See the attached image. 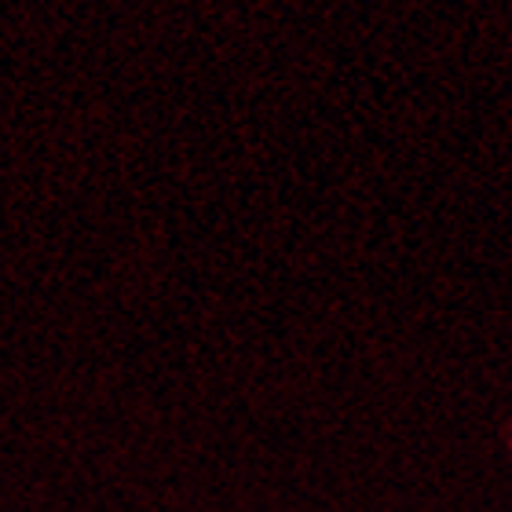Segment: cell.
I'll return each mask as SVG.
<instances>
[{
    "label": "cell",
    "mask_w": 512,
    "mask_h": 512,
    "mask_svg": "<svg viewBox=\"0 0 512 512\" xmlns=\"http://www.w3.org/2000/svg\"><path fill=\"white\" fill-rule=\"evenodd\" d=\"M505 439H509V450H512V425H509V432H505Z\"/></svg>",
    "instance_id": "obj_1"
}]
</instances>
